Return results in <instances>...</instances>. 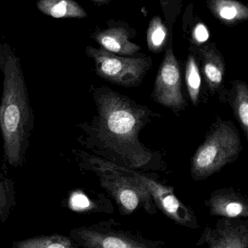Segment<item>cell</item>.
<instances>
[{"instance_id":"cell-3","label":"cell","mask_w":248,"mask_h":248,"mask_svg":"<svg viewBox=\"0 0 248 248\" xmlns=\"http://www.w3.org/2000/svg\"><path fill=\"white\" fill-rule=\"evenodd\" d=\"M72 153L76 156L79 168L98 175L103 188L112 196L122 213L130 214L140 204L150 213L152 197L135 171L117 166L84 151L73 150Z\"/></svg>"},{"instance_id":"cell-10","label":"cell","mask_w":248,"mask_h":248,"mask_svg":"<svg viewBox=\"0 0 248 248\" xmlns=\"http://www.w3.org/2000/svg\"><path fill=\"white\" fill-rule=\"evenodd\" d=\"M210 214L228 218L248 217V206L246 200L232 189L215 191L207 202Z\"/></svg>"},{"instance_id":"cell-7","label":"cell","mask_w":248,"mask_h":248,"mask_svg":"<svg viewBox=\"0 0 248 248\" xmlns=\"http://www.w3.org/2000/svg\"><path fill=\"white\" fill-rule=\"evenodd\" d=\"M153 96L156 102L168 108L178 109L186 105L181 90V69L172 48L167 50L161 63Z\"/></svg>"},{"instance_id":"cell-12","label":"cell","mask_w":248,"mask_h":248,"mask_svg":"<svg viewBox=\"0 0 248 248\" xmlns=\"http://www.w3.org/2000/svg\"><path fill=\"white\" fill-rule=\"evenodd\" d=\"M202 63V70L207 86L212 93L219 89L226 73L224 59L215 47V45L204 46L199 50Z\"/></svg>"},{"instance_id":"cell-16","label":"cell","mask_w":248,"mask_h":248,"mask_svg":"<svg viewBox=\"0 0 248 248\" xmlns=\"http://www.w3.org/2000/svg\"><path fill=\"white\" fill-rule=\"evenodd\" d=\"M16 205L15 183L0 172V222L6 223Z\"/></svg>"},{"instance_id":"cell-6","label":"cell","mask_w":248,"mask_h":248,"mask_svg":"<svg viewBox=\"0 0 248 248\" xmlns=\"http://www.w3.org/2000/svg\"><path fill=\"white\" fill-rule=\"evenodd\" d=\"M69 236L79 248H146L155 246V242L130 232L113 229L106 223L75 228L70 231Z\"/></svg>"},{"instance_id":"cell-8","label":"cell","mask_w":248,"mask_h":248,"mask_svg":"<svg viewBox=\"0 0 248 248\" xmlns=\"http://www.w3.org/2000/svg\"><path fill=\"white\" fill-rule=\"evenodd\" d=\"M135 173L149 190L151 197L155 200V203L162 213L181 226L197 227V220L191 209L184 205L177 198L170 188L139 172H135Z\"/></svg>"},{"instance_id":"cell-1","label":"cell","mask_w":248,"mask_h":248,"mask_svg":"<svg viewBox=\"0 0 248 248\" xmlns=\"http://www.w3.org/2000/svg\"><path fill=\"white\" fill-rule=\"evenodd\" d=\"M98 116L91 124H81L86 137L79 139L87 147L108 149L133 168H141L152 156L142 146L139 135L146 120V111L136 103L107 88L93 92Z\"/></svg>"},{"instance_id":"cell-14","label":"cell","mask_w":248,"mask_h":248,"mask_svg":"<svg viewBox=\"0 0 248 248\" xmlns=\"http://www.w3.org/2000/svg\"><path fill=\"white\" fill-rule=\"evenodd\" d=\"M37 8L53 18H85L88 14L75 0H38Z\"/></svg>"},{"instance_id":"cell-13","label":"cell","mask_w":248,"mask_h":248,"mask_svg":"<svg viewBox=\"0 0 248 248\" xmlns=\"http://www.w3.org/2000/svg\"><path fill=\"white\" fill-rule=\"evenodd\" d=\"M210 12L226 25H236L248 18V8L237 0H207Z\"/></svg>"},{"instance_id":"cell-9","label":"cell","mask_w":248,"mask_h":248,"mask_svg":"<svg viewBox=\"0 0 248 248\" xmlns=\"http://www.w3.org/2000/svg\"><path fill=\"white\" fill-rule=\"evenodd\" d=\"M201 240L211 248H247L248 229L244 225L235 224L225 217L215 229L206 228Z\"/></svg>"},{"instance_id":"cell-2","label":"cell","mask_w":248,"mask_h":248,"mask_svg":"<svg viewBox=\"0 0 248 248\" xmlns=\"http://www.w3.org/2000/svg\"><path fill=\"white\" fill-rule=\"evenodd\" d=\"M3 87L0 102V133L5 162L15 168L24 165L34 128L31 107L21 60L5 43L0 50Z\"/></svg>"},{"instance_id":"cell-20","label":"cell","mask_w":248,"mask_h":248,"mask_svg":"<svg viewBox=\"0 0 248 248\" xmlns=\"http://www.w3.org/2000/svg\"><path fill=\"white\" fill-rule=\"evenodd\" d=\"M194 40L197 43H204L208 39L209 33L207 28L203 24H199L196 27L194 31Z\"/></svg>"},{"instance_id":"cell-11","label":"cell","mask_w":248,"mask_h":248,"mask_svg":"<svg viewBox=\"0 0 248 248\" xmlns=\"http://www.w3.org/2000/svg\"><path fill=\"white\" fill-rule=\"evenodd\" d=\"M101 48L119 56H132L140 47L130 40V34L125 28L116 27L96 31L91 35Z\"/></svg>"},{"instance_id":"cell-15","label":"cell","mask_w":248,"mask_h":248,"mask_svg":"<svg viewBox=\"0 0 248 248\" xmlns=\"http://www.w3.org/2000/svg\"><path fill=\"white\" fill-rule=\"evenodd\" d=\"M14 248H77L78 244L70 236L54 234L40 235L16 241L13 244Z\"/></svg>"},{"instance_id":"cell-4","label":"cell","mask_w":248,"mask_h":248,"mask_svg":"<svg viewBox=\"0 0 248 248\" xmlns=\"http://www.w3.org/2000/svg\"><path fill=\"white\" fill-rule=\"evenodd\" d=\"M241 150L237 130L229 122L217 123L199 147L191 162L194 180L204 179L234 160Z\"/></svg>"},{"instance_id":"cell-5","label":"cell","mask_w":248,"mask_h":248,"mask_svg":"<svg viewBox=\"0 0 248 248\" xmlns=\"http://www.w3.org/2000/svg\"><path fill=\"white\" fill-rule=\"evenodd\" d=\"M85 52L93 60L100 78L120 86H138L152 67V59L146 56L124 57L91 46H87Z\"/></svg>"},{"instance_id":"cell-21","label":"cell","mask_w":248,"mask_h":248,"mask_svg":"<svg viewBox=\"0 0 248 248\" xmlns=\"http://www.w3.org/2000/svg\"><path fill=\"white\" fill-rule=\"evenodd\" d=\"M91 2H95L98 5H107L111 2V0H90Z\"/></svg>"},{"instance_id":"cell-19","label":"cell","mask_w":248,"mask_h":248,"mask_svg":"<svg viewBox=\"0 0 248 248\" xmlns=\"http://www.w3.org/2000/svg\"><path fill=\"white\" fill-rule=\"evenodd\" d=\"M185 78L190 99L193 105L197 106L201 88V76L198 65L192 55H189L187 59Z\"/></svg>"},{"instance_id":"cell-18","label":"cell","mask_w":248,"mask_h":248,"mask_svg":"<svg viewBox=\"0 0 248 248\" xmlns=\"http://www.w3.org/2000/svg\"><path fill=\"white\" fill-rule=\"evenodd\" d=\"M235 117L237 119L246 137L248 136V88L243 82H237L233 101Z\"/></svg>"},{"instance_id":"cell-17","label":"cell","mask_w":248,"mask_h":248,"mask_svg":"<svg viewBox=\"0 0 248 248\" xmlns=\"http://www.w3.org/2000/svg\"><path fill=\"white\" fill-rule=\"evenodd\" d=\"M168 31L160 17L151 20L146 34L148 47L154 53L162 51L168 42Z\"/></svg>"}]
</instances>
